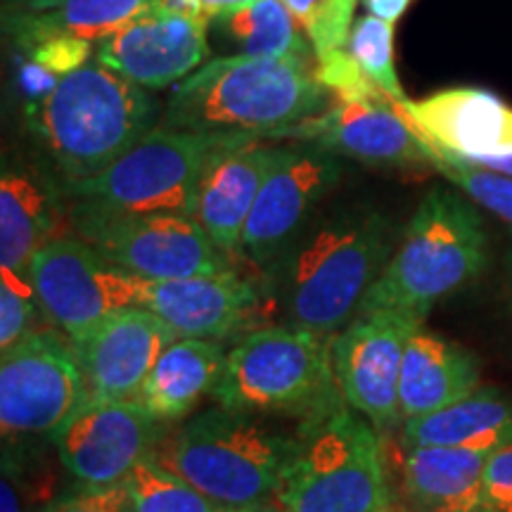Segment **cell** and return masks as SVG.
I'll use <instances>...</instances> for the list:
<instances>
[{
	"instance_id": "obj_24",
	"label": "cell",
	"mask_w": 512,
	"mask_h": 512,
	"mask_svg": "<svg viewBox=\"0 0 512 512\" xmlns=\"http://www.w3.org/2000/svg\"><path fill=\"white\" fill-rule=\"evenodd\" d=\"M226 354L211 339L178 337L147 377L140 403L157 420H181L204 394H214Z\"/></svg>"
},
{
	"instance_id": "obj_35",
	"label": "cell",
	"mask_w": 512,
	"mask_h": 512,
	"mask_svg": "<svg viewBox=\"0 0 512 512\" xmlns=\"http://www.w3.org/2000/svg\"><path fill=\"white\" fill-rule=\"evenodd\" d=\"M484 484L491 512H512V444L491 453Z\"/></svg>"
},
{
	"instance_id": "obj_36",
	"label": "cell",
	"mask_w": 512,
	"mask_h": 512,
	"mask_svg": "<svg viewBox=\"0 0 512 512\" xmlns=\"http://www.w3.org/2000/svg\"><path fill=\"white\" fill-rule=\"evenodd\" d=\"M128 501L126 484L105 486V491H95V494L62 498L55 505H50L46 512H119Z\"/></svg>"
},
{
	"instance_id": "obj_33",
	"label": "cell",
	"mask_w": 512,
	"mask_h": 512,
	"mask_svg": "<svg viewBox=\"0 0 512 512\" xmlns=\"http://www.w3.org/2000/svg\"><path fill=\"white\" fill-rule=\"evenodd\" d=\"M316 79L335 100H363V102H384L389 100L382 88L363 72L361 64L351 57L349 50L316 60Z\"/></svg>"
},
{
	"instance_id": "obj_25",
	"label": "cell",
	"mask_w": 512,
	"mask_h": 512,
	"mask_svg": "<svg viewBox=\"0 0 512 512\" xmlns=\"http://www.w3.org/2000/svg\"><path fill=\"white\" fill-rule=\"evenodd\" d=\"M408 446H446L489 451L512 444V401L494 389H477L467 399L432 415L406 420Z\"/></svg>"
},
{
	"instance_id": "obj_5",
	"label": "cell",
	"mask_w": 512,
	"mask_h": 512,
	"mask_svg": "<svg viewBox=\"0 0 512 512\" xmlns=\"http://www.w3.org/2000/svg\"><path fill=\"white\" fill-rule=\"evenodd\" d=\"M297 448L299 441L221 406L185 422L152 460L204 496L238 508L280 489Z\"/></svg>"
},
{
	"instance_id": "obj_28",
	"label": "cell",
	"mask_w": 512,
	"mask_h": 512,
	"mask_svg": "<svg viewBox=\"0 0 512 512\" xmlns=\"http://www.w3.org/2000/svg\"><path fill=\"white\" fill-rule=\"evenodd\" d=\"M131 512H226L214 498L204 496L183 477L174 475L152 458L140 460L124 479Z\"/></svg>"
},
{
	"instance_id": "obj_16",
	"label": "cell",
	"mask_w": 512,
	"mask_h": 512,
	"mask_svg": "<svg viewBox=\"0 0 512 512\" xmlns=\"http://www.w3.org/2000/svg\"><path fill=\"white\" fill-rule=\"evenodd\" d=\"M178 335L157 313L128 306L72 342L91 401H138L159 356Z\"/></svg>"
},
{
	"instance_id": "obj_3",
	"label": "cell",
	"mask_w": 512,
	"mask_h": 512,
	"mask_svg": "<svg viewBox=\"0 0 512 512\" xmlns=\"http://www.w3.org/2000/svg\"><path fill=\"white\" fill-rule=\"evenodd\" d=\"M31 131L67 181L91 178L155 131L157 102L93 60L31 105Z\"/></svg>"
},
{
	"instance_id": "obj_31",
	"label": "cell",
	"mask_w": 512,
	"mask_h": 512,
	"mask_svg": "<svg viewBox=\"0 0 512 512\" xmlns=\"http://www.w3.org/2000/svg\"><path fill=\"white\" fill-rule=\"evenodd\" d=\"M309 36L316 60L347 50L358 0H280Z\"/></svg>"
},
{
	"instance_id": "obj_1",
	"label": "cell",
	"mask_w": 512,
	"mask_h": 512,
	"mask_svg": "<svg viewBox=\"0 0 512 512\" xmlns=\"http://www.w3.org/2000/svg\"><path fill=\"white\" fill-rule=\"evenodd\" d=\"M316 60L230 55L176 83L162 126L221 136H278L328 105Z\"/></svg>"
},
{
	"instance_id": "obj_27",
	"label": "cell",
	"mask_w": 512,
	"mask_h": 512,
	"mask_svg": "<svg viewBox=\"0 0 512 512\" xmlns=\"http://www.w3.org/2000/svg\"><path fill=\"white\" fill-rule=\"evenodd\" d=\"M223 41L240 55L271 60H316L306 31L280 0H256L211 19Z\"/></svg>"
},
{
	"instance_id": "obj_30",
	"label": "cell",
	"mask_w": 512,
	"mask_h": 512,
	"mask_svg": "<svg viewBox=\"0 0 512 512\" xmlns=\"http://www.w3.org/2000/svg\"><path fill=\"white\" fill-rule=\"evenodd\" d=\"M347 50L361 64V69L373 79L389 100H408L396 74L394 64V24L380 17H358L349 34Z\"/></svg>"
},
{
	"instance_id": "obj_39",
	"label": "cell",
	"mask_w": 512,
	"mask_h": 512,
	"mask_svg": "<svg viewBox=\"0 0 512 512\" xmlns=\"http://www.w3.org/2000/svg\"><path fill=\"white\" fill-rule=\"evenodd\" d=\"M463 162H470L475 166H484V169L496 171V174H503V176L512 178V147H510V150L491 152V155H479V157H472V159H463Z\"/></svg>"
},
{
	"instance_id": "obj_41",
	"label": "cell",
	"mask_w": 512,
	"mask_h": 512,
	"mask_svg": "<svg viewBox=\"0 0 512 512\" xmlns=\"http://www.w3.org/2000/svg\"><path fill=\"white\" fill-rule=\"evenodd\" d=\"M3 512H19L17 494H15V489H12L8 475L3 477Z\"/></svg>"
},
{
	"instance_id": "obj_21",
	"label": "cell",
	"mask_w": 512,
	"mask_h": 512,
	"mask_svg": "<svg viewBox=\"0 0 512 512\" xmlns=\"http://www.w3.org/2000/svg\"><path fill=\"white\" fill-rule=\"evenodd\" d=\"M479 389L477 358L451 339L415 330L403 354L401 418L415 420L467 399Z\"/></svg>"
},
{
	"instance_id": "obj_2",
	"label": "cell",
	"mask_w": 512,
	"mask_h": 512,
	"mask_svg": "<svg viewBox=\"0 0 512 512\" xmlns=\"http://www.w3.org/2000/svg\"><path fill=\"white\" fill-rule=\"evenodd\" d=\"M392 228L380 211L344 207L299 233L280 261L278 290L297 328L328 337L347 328L387 266Z\"/></svg>"
},
{
	"instance_id": "obj_40",
	"label": "cell",
	"mask_w": 512,
	"mask_h": 512,
	"mask_svg": "<svg viewBox=\"0 0 512 512\" xmlns=\"http://www.w3.org/2000/svg\"><path fill=\"white\" fill-rule=\"evenodd\" d=\"M204 12H207L209 19L223 15V12L245 8L249 3H256V0H200Z\"/></svg>"
},
{
	"instance_id": "obj_34",
	"label": "cell",
	"mask_w": 512,
	"mask_h": 512,
	"mask_svg": "<svg viewBox=\"0 0 512 512\" xmlns=\"http://www.w3.org/2000/svg\"><path fill=\"white\" fill-rule=\"evenodd\" d=\"M29 62L38 64L57 79L79 72L95 57V43L76 36H50L27 50Z\"/></svg>"
},
{
	"instance_id": "obj_9",
	"label": "cell",
	"mask_w": 512,
	"mask_h": 512,
	"mask_svg": "<svg viewBox=\"0 0 512 512\" xmlns=\"http://www.w3.org/2000/svg\"><path fill=\"white\" fill-rule=\"evenodd\" d=\"M72 221L76 235L110 264L150 283L233 271L228 254L192 216L107 214L76 204Z\"/></svg>"
},
{
	"instance_id": "obj_12",
	"label": "cell",
	"mask_w": 512,
	"mask_h": 512,
	"mask_svg": "<svg viewBox=\"0 0 512 512\" xmlns=\"http://www.w3.org/2000/svg\"><path fill=\"white\" fill-rule=\"evenodd\" d=\"M422 320L406 311L358 313L332 342V366L339 396L377 430L401 420L399 384L408 339Z\"/></svg>"
},
{
	"instance_id": "obj_42",
	"label": "cell",
	"mask_w": 512,
	"mask_h": 512,
	"mask_svg": "<svg viewBox=\"0 0 512 512\" xmlns=\"http://www.w3.org/2000/svg\"><path fill=\"white\" fill-rule=\"evenodd\" d=\"M226 512H285V510L283 508H275V505L249 503V505H238V508H228Z\"/></svg>"
},
{
	"instance_id": "obj_18",
	"label": "cell",
	"mask_w": 512,
	"mask_h": 512,
	"mask_svg": "<svg viewBox=\"0 0 512 512\" xmlns=\"http://www.w3.org/2000/svg\"><path fill=\"white\" fill-rule=\"evenodd\" d=\"M394 107L415 138L451 157L472 159L512 147V107L486 88H446Z\"/></svg>"
},
{
	"instance_id": "obj_38",
	"label": "cell",
	"mask_w": 512,
	"mask_h": 512,
	"mask_svg": "<svg viewBox=\"0 0 512 512\" xmlns=\"http://www.w3.org/2000/svg\"><path fill=\"white\" fill-rule=\"evenodd\" d=\"M411 3L413 0H363L368 15L380 17V19H384V22H392V24L399 22V19L403 17V12L408 10V5Z\"/></svg>"
},
{
	"instance_id": "obj_23",
	"label": "cell",
	"mask_w": 512,
	"mask_h": 512,
	"mask_svg": "<svg viewBox=\"0 0 512 512\" xmlns=\"http://www.w3.org/2000/svg\"><path fill=\"white\" fill-rule=\"evenodd\" d=\"M60 204L53 183L29 166L5 164L0 176V266L29 275L36 252L55 240Z\"/></svg>"
},
{
	"instance_id": "obj_8",
	"label": "cell",
	"mask_w": 512,
	"mask_h": 512,
	"mask_svg": "<svg viewBox=\"0 0 512 512\" xmlns=\"http://www.w3.org/2000/svg\"><path fill=\"white\" fill-rule=\"evenodd\" d=\"M223 138L221 133L155 128L105 171L67 181L64 195L79 207L107 214H183L195 219L204 162Z\"/></svg>"
},
{
	"instance_id": "obj_17",
	"label": "cell",
	"mask_w": 512,
	"mask_h": 512,
	"mask_svg": "<svg viewBox=\"0 0 512 512\" xmlns=\"http://www.w3.org/2000/svg\"><path fill=\"white\" fill-rule=\"evenodd\" d=\"M283 138L306 140L330 155H344L370 166L403 169L430 164L425 147L396 112L394 100H335L323 114L290 128Z\"/></svg>"
},
{
	"instance_id": "obj_32",
	"label": "cell",
	"mask_w": 512,
	"mask_h": 512,
	"mask_svg": "<svg viewBox=\"0 0 512 512\" xmlns=\"http://www.w3.org/2000/svg\"><path fill=\"white\" fill-rule=\"evenodd\" d=\"M38 297L29 275L0 266V349L15 347L31 332Z\"/></svg>"
},
{
	"instance_id": "obj_13",
	"label": "cell",
	"mask_w": 512,
	"mask_h": 512,
	"mask_svg": "<svg viewBox=\"0 0 512 512\" xmlns=\"http://www.w3.org/2000/svg\"><path fill=\"white\" fill-rule=\"evenodd\" d=\"M342 166L320 147L275 150L238 252L256 266L278 259L302 233L311 209L335 188Z\"/></svg>"
},
{
	"instance_id": "obj_10",
	"label": "cell",
	"mask_w": 512,
	"mask_h": 512,
	"mask_svg": "<svg viewBox=\"0 0 512 512\" xmlns=\"http://www.w3.org/2000/svg\"><path fill=\"white\" fill-rule=\"evenodd\" d=\"M91 401L72 342L31 330L0 361L3 434H57Z\"/></svg>"
},
{
	"instance_id": "obj_37",
	"label": "cell",
	"mask_w": 512,
	"mask_h": 512,
	"mask_svg": "<svg viewBox=\"0 0 512 512\" xmlns=\"http://www.w3.org/2000/svg\"><path fill=\"white\" fill-rule=\"evenodd\" d=\"M67 0H5V17H24V15H41L60 8Z\"/></svg>"
},
{
	"instance_id": "obj_14",
	"label": "cell",
	"mask_w": 512,
	"mask_h": 512,
	"mask_svg": "<svg viewBox=\"0 0 512 512\" xmlns=\"http://www.w3.org/2000/svg\"><path fill=\"white\" fill-rule=\"evenodd\" d=\"M209 24V19L171 15L150 5L117 34L95 43V60L145 91H162L204 67Z\"/></svg>"
},
{
	"instance_id": "obj_6",
	"label": "cell",
	"mask_w": 512,
	"mask_h": 512,
	"mask_svg": "<svg viewBox=\"0 0 512 512\" xmlns=\"http://www.w3.org/2000/svg\"><path fill=\"white\" fill-rule=\"evenodd\" d=\"M278 503L285 512H399L370 422L347 408L320 415L299 441Z\"/></svg>"
},
{
	"instance_id": "obj_29",
	"label": "cell",
	"mask_w": 512,
	"mask_h": 512,
	"mask_svg": "<svg viewBox=\"0 0 512 512\" xmlns=\"http://www.w3.org/2000/svg\"><path fill=\"white\" fill-rule=\"evenodd\" d=\"M420 140V138H418ZM425 147L427 159L441 176H446V181H451L460 192H465L472 202L489 211V214L498 216V219L510 223L512 226V178L496 174V171L484 169V166H475L463 159L439 152L437 147L427 145L425 140H420Z\"/></svg>"
},
{
	"instance_id": "obj_22",
	"label": "cell",
	"mask_w": 512,
	"mask_h": 512,
	"mask_svg": "<svg viewBox=\"0 0 512 512\" xmlns=\"http://www.w3.org/2000/svg\"><path fill=\"white\" fill-rule=\"evenodd\" d=\"M489 451L408 446L401 482L415 512H491L484 470Z\"/></svg>"
},
{
	"instance_id": "obj_43",
	"label": "cell",
	"mask_w": 512,
	"mask_h": 512,
	"mask_svg": "<svg viewBox=\"0 0 512 512\" xmlns=\"http://www.w3.org/2000/svg\"><path fill=\"white\" fill-rule=\"evenodd\" d=\"M508 290H510V294H512V252H510V256H508Z\"/></svg>"
},
{
	"instance_id": "obj_15",
	"label": "cell",
	"mask_w": 512,
	"mask_h": 512,
	"mask_svg": "<svg viewBox=\"0 0 512 512\" xmlns=\"http://www.w3.org/2000/svg\"><path fill=\"white\" fill-rule=\"evenodd\" d=\"M155 434L157 418L140 401H88L53 437L79 482L112 486L145 460Z\"/></svg>"
},
{
	"instance_id": "obj_11",
	"label": "cell",
	"mask_w": 512,
	"mask_h": 512,
	"mask_svg": "<svg viewBox=\"0 0 512 512\" xmlns=\"http://www.w3.org/2000/svg\"><path fill=\"white\" fill-rule=\"evenodd\" d=\"M29 278L41 311L69 342L88 335L112 313L140 306L145 283L81 238H55L38 249Z\"/></svg>"
},
{
	"instance_id": "obj_4",
	"label": "cell",
	"mask_w": 512,
	"mask_h": 512,
	"mask_svg": "<svg viewBox=\"0 0 512 512\" xmlns=\"http://www.w3.org/2000/svg\"><path fill=\"white\" fill-rule=\"evenodd\" d=\"M486 245L479 211L458 192L432 188L358 313L392 309L425 320L434 304L482 273Z\"/></svg>"
},
{
	"instance_id": "obj_26",
	"label": "cell",
	"mask_w": 512,
	"mask_h": 512,
	"mask_svg": "<svg viewBox=\"0 0 512 512\" xmlns=\"http://www.w3.org/2000/svg\"><path fill=\"white\" fill-rule=\"evenodd\" d=\"M155 0H67L41 15L5 17V31L29 50L50 36H76L100 43L138 19Z\"/></svg>"
},
{
	"instance_id": "obj_7",
	"label": "cell",
	"mask_w": 512,
	"mask_h": 512,
	"mask_svg": "<svg viewBox=\"0 0 512 512\" xmlns=\"http://www.w3.org/2000/svg\"><path fill=\"white\" fill-rule=\"evenodd\" d=\"M339 394L332 344L323 335L278 325L252 330L226 354L214 396L228 411H316L325 415Z\"/></svg>"
},
{
	"instance_id": "obj_20",
	"label": "cell",
	"mask_w": 512,
	"mask_h": 512,
	"mask_svg": "<svg viewBox=\"0 0 512 512\" xmlns=\"http://www.w3.org/2000/svg\"><path fill=\"white\" fill-rule=\"evenodd\" d=\"M140 306L157 313L178 337L226 339L245 330L261 304L254 287L228 271L159 283L145 280Z\"/></svg>"
},
{
	"instance_id": "obj_19",
	"label": "cell",
	"mask_w": 512,
	"mask_h": 512,
	"mask_svg": "<svg viewBox=\"0 0 512 512\" xmlns=\"http://www.w3.org/2000/svg\"><path fill=\"white\" fill-rule=\"evenodd\" d=\"M278 147L254 136H226L204 162L197 185L195 221L226 254L240 249L242 233Z\"/></svg>"
}]
</instances>
